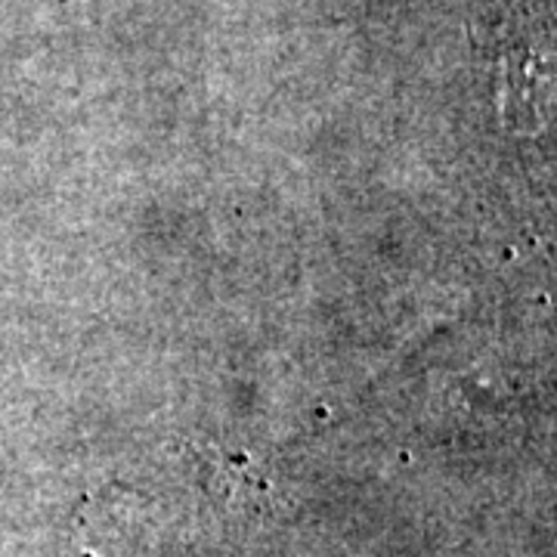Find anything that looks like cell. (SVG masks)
<instances>
[{"label":"cell","mask_w":557,"mask_h":557,"mask_svg":"<svg viewBox=\"0 0 557 557\" xmlns=\"http://www.w3.org/2000/svg\"><path fill=\"white\" fill-rule=\"evenodd\" d=\"M205 483L208 490L226 502V505H258L260 498L267 496V486L260 480L258 468L251 458H242L236 453H223V449H214L211 456L205 458Z\"/></svg>","instance_id":"6da1fadb"}]
</instances>
